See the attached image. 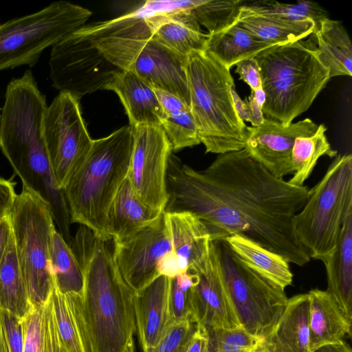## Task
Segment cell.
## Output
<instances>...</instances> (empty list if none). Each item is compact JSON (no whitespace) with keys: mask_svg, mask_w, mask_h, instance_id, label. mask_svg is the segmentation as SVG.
Returning <instances> with one entry per match:
<instances>
[{"mask_svg":"<svg viewBox=\"0 0 352 352\" xmlns=\"http://www.w3.org/2000/svg\"><path fill=\"white\" fill-rule=\"evenodd\" d=\"M43 135L54 178L63 190L85 160L93 142L80 100L59 92L45 111Z\"/></svg>","mask_w":352,"mask_h":352,"instance_id":"obj_11","label":"cell"},{"mask_svg":"<svg viewBox=\"0 0 352 352\" xmlns=\"http://www.w3.org/2000/svg\"><path fill=\"white\" fill-rule=\"evenodd\" d=\"M320 62L329 69L330 78L352 75V44L342 22L329 17L311 34Z\"/></svg>","mask_w":352,"mask_h":352,"instance_id":"obj_27","label":"cell"},{"mask_svg":"<svg viewBox=\"0 0 352 352\" xmlns=\"http://www.w3.org/2000/svg\"><path fill=\"white\" fill-rule=\"evenodd\" d=\"M324 124L318 125L314 133L296 139L292 151L293 176L290 184L302 186L309 177L318 160L324 155L335 157L337 151L332 148L327 135Z\"/></svg>","mask_w":352,"mask_h":352,"instance_id":"obj_33","label":"cell"},{"mask_svg":"<svg viewBox=\"0 0 352 352\" xmlns=\"http://www.w3.org/2000/svg\"><path fill=\"white\" fill-rule=\"evenodd\" d=\"M51 298L59 337L66 352H93L82 295L63 294L54 283Z\"/></svg>","mask_w":352,"mask_h":352,"instance_id":"obj_25","label":"cell"},{"mask_svg":"<svg viewBox=\"0 0 352 352\" xmlns=\"http://www.w3.org/2000/svg\"><path fill=\"white\" fill-rule=\"evenodd\" d=\"M307 294L311 352L322 345L340 342L346 335H351V324L326 290L314 289Z\"/></svg>","mask_w":352,"mask_h":352,"instance_id":"obj_23","label":"cell"},{"mask_svg":"<svg viewBox=\"0 0 352 352\" xmlns=\"http://www.w3.org/2000/svg\"><path fill=\"white\" fill-rule=\"evenodd\" d=\"M152 37L169 50L184 56L205 50L204 34L193 9H182L144 18Z\"/></svg>","mask_w":352,"mask_h":352,"instance_id":"obj_19","label":"cell"},{"mask_svg":"<svg viewBox=\"0 0 352 352\" xmlns=\"http://www.w3.org/2000/svg\"><path fill=\"white\" fill-rule=\"evenodd\" d=\"M267 48L254 58L266 96L265 118L289 125L308 110L331 78L313 36Z\"/></svg>","mask_w":352,"mask_h":352,"instance_id":"obj_5","label":"cell"},{"mask_svg":"<svg viewBox=\"0 0 352 352\" xmlns=\"http://www.w3.org/2000/svg\"><path fill=\"white\" fill-rule=\"evenodd\" d=\"M318 126L309 118L285 125L265 118L259 126H247L244 148L272 175L283 179L293 174L292 151L296 139L312 135Z\"/></svg>","mask_w":352,"mask_h":352,"instance_id":"obj_15","label":"cell"},{"mask_svg":"<svg viewBox=\"0 0 352 352\" xmlns=\"http://www.w3.org/2000/svg\"><path fill=\"white\" fill-rule=\"evenodd\" d=\"M309 320L308 294L288 298L278 320L257 347L264 352H311Z\"/></svg>","mask_w":352,"mask_h":352,"instance_id":"obj_20","label":"cell"},{"mask_svg":"<svg viewBox=\"0 0 352 352\" xmlns=\"http://www.w3.org/2000/svg\"><path fill=\"white\" fill-rule=\"evenodd\" d=\"M208 352H254L261 339L243 327L205 330Z\"/></svg>","mask_w":352,"mask_h":352,"instance_id":"obj_38","label":"cell"},{"mask_svg":"<svg viewBox=\"0 0 352 352\" xmlns=\"http://www.w3.org/2000/svg\"><path fill=\"white\" fill-rule=\"evenodd\" d=\"M197 329V324L192 320L173 323L154 347L143 352H186Z\"/></svg>","mask_w":352,"mask_h":352,"instance_id":"obj_39","label":"cell"},{"mask_svg":"<svg viewBox=\"0 0 352 352\" xmlns=\"http://www.w3.org/2000/svg\"><path fill=\"white\" fill-rule=\"evenodd\" d=\"M169 285L170 278L161 275L134 294L136 331L143 351L154 347L172 324Z\"/></svg>","mask_w":352,"mask_h":352,"instance_id":"obj_18","label":"cell"},{"mask_svg":"<svg viewBox=\"0 0 352 352\" xmlns=\"http://www.w3.org/2000/svg\"><path fill=\"white\" fill-rule=\"evenodd\" d=\"M351 212L352 155H338L309 189L304 206L293 219L295 237L310 259L322 261L332 253Z\"/></svg>","mask_w":352,"mask_h":352,"instance_id":"obj_7","label":"cell"},{"mask_svg":"<svg viewBox=\"0 0 352 352\" xmlns=\"http://www.w3.org/2000/svg\"><path fill=\"white\" fill-rule=\"evenodd\" d=\"M12 238V228L8 214L0 218V262Z\"/></svg>","mask_w":352,"mask_h":352,"instance_id":"obj_43","label":"cell"},{"mask_svg":"<svg viewBox=\"0 0 352 352\" xmlns=\"http://www.w3.org/2000/svg\"><path fill=\"white\" fill-rule=\"evenodd\" d=\"M198 276L190 271L170 278L168 291V311L171 323L192 320L193 289Z\"/></svg>","mask_w":352,"mask_h":352,"instance_id":"obj_36","label":"cell"},{"mask_svg":"<svg viewBox=\"0 0 352 352\" xmlns=\"http://www.w3.org/2000/svg\"><path fill=\"white\" fill-rule=\"evenodd\" d=\"M18 262L33 307L45 303L52 293V241L56 227L48 205L23 188L8 212Z\"/></svg>","mask_w":352,"mask_h":352,"instance_id":"obj_8","label":"cell"},{"mask_svg":"<svg viewBox=\"0 0 352 352\" xmlns=\"http://www.w3.org/2000/svg\"><path fill=\"white\" fill-rule=\"evenodd\" d=\"M22 320L0 308V352H23Z\"/></svg>","mask_w":352,"mask_h":352,"instance_id":"obj_40","label":"cell"},{"mask_svg":"<svg viewBox=\"0 0 352 352\" xmlns=\"http://www.w3.org/2000/svg\"><path fill=\"white\" fill-rule=\"evenodd\" d=\"M242 28L236 21L217 32L208 34L204 52L210 54L227 69L245 59L254 58L272 47Z\"/></svg>","mask_w":352,"mask_h":352,"instance_id":"obj_28","label":"cell"},{"mask_svg":"<svg viewBox=\"0 0 352 352\" xmlns=\"http://www.w3.org/2000/svg\"><path fill=\"white\" fill-rule=\"evenodd\" d=\"M312 352H351V349L348 344L342 341L338 343L322 345Z\"/></svg>","mask_w":352,"mask_h":352,"instance_id":"obj_46","label":"cell"},{"mask_svg":"<svg viewBox=\"0 0 352 352\" xmlns=\"http://www.w3.org/2000/svg\"><path fill=\"white\" fill-rule=\"evenodd\" d=\"M193 289V318L204 330L215 328L242 327L226 287L217 254L212 241L206 267L196 273Z\"/></svg>","mask_w":352,"mask_h":352,"instance_id":"obj_16","label":"cell"},{"mask_svg":"<svg viewBox=\"0 0 352 352\" xmlns=\"http://www.w3.org/2000/svg\"><path fill=\"white\" fill-rule=\"evenodd\" d=\"M164 111L161 128L172 151L199 144L200 140L190 108L173 95L155 89Z\"/></svg>","mask_w":352,"mask_h":352,"instance_id":"obj_30","label":"cell"},{"mask_svg":"<svg viewBox=\"0 0 352 352\" xmlns=\"http://www.w3.org/2000/svg\"><path fill=\"white\" fill-rule=\"evenodd\" d=\"M212 242L241 327L262 340L270 333L286 307L288 298L285 290L244 265L224 239Z\"/></svg>","mask_w":352,"mask_h":352,"instance_id":"obj_10","label":"cell"},{"mask_svg":"<svg viewBox=\"0 0 352 352\" xmlns=\"http://www.w3.org/2000/svg\"><path fill=\"white\" fill-rule=\"evenodd\" d=\"M236 22L258 40L271 46L308 37L314 30L312 21L290 22L257 14L241 6Z\"/></svg>","mask_w":352,"mask_h":352,"instance_id":"obj_29","label":"cell"},{"mask_svg":"<svg viewBox=\"0 0 352 352\" xmlns=\"http://www.w3.org/2000/svg\"><path fill=\"white\" fill-rule=\"evenodd\" d=\"M133 144L126 179L139 199L163 212L168 194L166 171L172 150L160 126L133 128Z\"/></svg>","mask_w":352,"mask_h":352,"instance_id":"obj_13","label":"cell"},{"mask_svg":"<svg viewBox=\"0 0 352 352\" xmlns=\"http://www.w3.org/2000/svg\"><path fill=\"white\" fill-rule=\"evenodd\" d=\"M164 214L172 250L183 272L197 273L204 270L212 243L206 226L188 212H164Z\"/></svg>","mask_w":352,"mask_h":352,"instance_id":"obj_17","label":"cell"},{"mask_svg":"<svg viewBox=\"0 0 352 352\" xmlns=\"http://www.w3.org/2000/svg\"><path fill=\"white\" fill-rule=\"evenodd\" d=\"M248 107V120L252 126L261 124L265 119L262 108L256 102L252 92L248 98H245Z\"/></svg>","mask_w":352,"mask_h":352,"instance_id":"obj_44","label":"cell"},{"mask_svg":"<svg viewBox=\"0 0 352 352\" xmlns=\"http://www.w3.org/2000/svg\"><path fill=\"white\" fill-rule=\"evenodd\" d=\"M186 352H208V339L204 329L197 326Z\"/></svg>","mask_w":352,"mask_h":352,"instance_id":"obj_45","label":"cell"},{"mask_svg":"<svg viewBox=\"0 0 352 352\" xmlns=\"http://www.w3.org/2000/svg\"><path fill=\"white\" fill-rule=\"evenodd\" d=\"M243 6L255 13L290 22L312 21L316 27L329 18L327 11L318 3L310 1H298L295 3H283L274 1H257ZM315 27V28H316Z\"/></svg>","mask_w":352,"mask_h":352,"instance_id":"obj_35","label":"cell"},{"mask_svg":"<svg viewBox=\"0 0 352 352\" xmlns=\"http://www.w3.org/2000/svg\"><path fill=\"white\" fill-rule=\"evenodd\" d=\"M49 65L52 86L79 100L86 94L105 89L121 70L110 63L80 29L52 47Z\"/></svg>","mask_w":352,"mask_h":352,"instance_id":"obj_12","label":"cell"},{"mask_svg":"<svg viewBox=\"0 0 352 352\" xmlns=\"http://www.w3.org/2000/svg\"><path fill=\"white\" fill-rule=\"evenodd\" d=\"M14 182L0 177V218L8 214L17 194Z\"/></svg>","mask_w":352,"mask_h":352,"instance_id":"obj_42","label":"cell"},{"mask_svg":"<svg viewBox=\"0 0 352 352\" xmlns=\"http://www.w3.org/2000/svg\"><path fill=\"white\" fill-rule=\"evenodd\" d=\"M79 29L113 65L134 73L154 89L169 93L190 107L188 56L154 39L139 8L118 18Z\"/></svg>","mask_w":352,"mask_h":352,"instance_id":"obj_3","label":"cell"},{"mask_svg":"<svg viewBox=\"0 0 352 352\" xmlns=\"http://www.w3.org/2000/svg\"><path fill=\"white\" fill-rule=\"evenodd\" d=\"M248 267L284 289L293 282L289 263L281 255L241 234L223 239Z\"/></svg>","mask_w":352,"mask_h":352,"instance_id":"obj_26","label":"cell"},{"mask_svg":"<svg viewBox=\"0 0 352 352\" xmlns=\"http://www.w3.org/2000/svg\"><path fill=\"white\" fill-rule=\"evenodd\" d=\"M83 276L82 300L93 352H135V292L116 263L113 238L81 226L69 244Z\"/></svg>","mask_w":352,"mask_h":352,"instance_id":"obj_2","label":"cell"},{"mask_svg":"<svg viewBox=\"0 0 352 352\" xmlns=\"http://www.w3.org/2000/svg\"><path fill=\"white\" fill-rule=\"evenodd\" d=\"M91 12L67 1L0 24V71L31 67L42 52L85 25Z\"/></svg>","mask_w":352,"mask_h":352,"instance_id":"obj_9","label":"cell"},{"mask_svg":"<svg viewBox=\"0 0 352 352\" xmlns=\"http://www.w3.org/2000/svg\"><path fill=\"white\" fill-rule=\"evenodd\" d=\"M50 263L56 288L63 294L82 295L83 276L80 267L70 245L57 230L52 237Z\"/></svg>","mask_w":352,"mask_h":352,"instance_id":"obj_34","label":"cell"},{"mask_svg":"<svg viewBox=\"0 0 352 352\" xmlns=\"http://www.w3.org/2000/svg\"><path fill=\"white\" fill-rule=\"evenodd\" d=\"M0 308L20 319L33 309L18 262L13 236L0 262Z\"/></svg>","mask_w":352,"mask_h":352,"instance_id":"obj_32","label":"cell"},{"mask_svg":"<svg viewBox=\"0 0 352 352\" xmlns=\"http://www.w3.org/2000/svg\"><path fill=\"white\" fill-rule=\"evenodd\" d=\"M21 320L23 352H66L59 337L51 295L45 303L33 307Z\"/></svg>","mask_w":352,"mask_h":352,"instance_id":"obj_31","label":"cell"},{"mask_svg":"<svg viewBox=\"0 0 352 352\" xmlns=\"http://www.w3.org/2000/svg\"><path fill=\"white\" fill-rule=\"evenodd\" d=\"M133 144L129 124L93 140L85 160L62 190L71 223L88 228L99 238H111L107 213L126 179Z\"/></svg>","mask_w":352,"mask_h":352,"instance_id":"obj_4","label":"cell"},{"mask_svg":"<svg viewBox=\"0 0 352 352\" xmlns=\"http://www.w3.org/2000/svg\"><path fill=\"white\" fill-rule=\"evenodd\" d=\"M163 212L142 203L126 179L107 213L108 234L116 241L128 238L152 224Z\"/></svg>","mask_w":352,"mask_h":352,"instance_id":"obj_24","label":"cell"},{"mask_svg":"<svg viewBox=\"0 0 352 352\" xmlns=\"http://www.w3.org/2000/svg\"><path fill=\"white\" fill-rule=\"evenodd\" d=\"M254 352H264V351H263L262 350H261L260 349L256 347V349H255Z\"/></svg>","mask_w":352,"mask_h":352,"instance_id":"obj_48","label":"cell"},{"mask_svg":"<svg viewBox=\"0 0 352 352\" xmlns=\"http://www.w3.org/2000/svg\"><path fill=\"white\" fill-rule=\"evenodd\" d=\"M105 89L118 95L132 128L141 125L161 126L164 111L155 89L134 73L121 69Z\"/></svg>","mask_w":352,"mask_h":352,"instance_id":"obj_21","label":"cell"},{"mask_svg":"<svg viewBox=\"0 0 352 352\" xmlns=\"http://www.w3.org/2000/svg\"><path fill=\"white\" fill-rule=\"evenodd\" d=\"M235 66L239 79L248 84L252 91L262 88L260 68L255 58L241 60Z\"/></svg>","mask_w":352,"mask_h":352,"instance_id":"obj_41","label":"cell"},{"mask_svg":"<svg viewBox=\"0 0 352 352\" xmlns=\"http://www.w3.org/2000/svg\"><path fill=\"white\" fill-rule=\"evenodd\" d=\"M254 97L258 104L262 108L265 102L266 96L262 88L258 89L255 91H252Z\"/></svg>","mask_w":352,"mask_h":352,"instance_id":"obj_47","label":"cell"},{"mask_svg":"<svg viewBox=\"0 0 352 352\" xmlns=\"http://www.w3.org/2000/svg\"><path fill=\"white\" fill-rule=\"evenodd\" d=\"M171 250L164 212L155 222L133 235L114 240V257L118 269L124 282L135 293L160 276L158 263Z\"/></svg>","mask_w":352,"mask_h":352,"instance_id":"obj_14","label":"cell"},{"mask_svg":"<svg viewBox=\"0 0 352 352\" xmlns=\"http://www.w3.org/2000/svg\"><path fill=\"white\" fill-rule=\"evenodd\" d=\"M243 3V1L239 0H201L193 11L199 25L204 26L208 34H212L232 25L238 18Z\"/></svg>","mask_w":352,"mask_h":352,"instance_id":"obj_37","label":"cell"},{"mask_svg":"<svg viewBox=\"0 0 352 352\" xmlns=\"http://www.w3.org/2000/svg\"><path fill=\"white\" fill-rule=\"evenodd\" d=\"M186 74L190 108L206 153L219 155L243 149L247 126L234 107L230 69L210 54L193 51L188 56Z\"/></svg>","mask_w":352,"mask_h":352,"instance_id":"obj_6","label":"cell"},{"mask_svg":"<svg viewBox=\"0 0 352 352\" xmlns=\"http://www.w3.org/2000/svg\"><path fill=\"white\" fill-rule=\"evenodd\" d=\"M0 110H1V109H0ZM1 113H0V122H1Z\"/></svg>","mask_w":352,"mask_h":352,"instance_id":"obj_49","label":"cell"},{"mask_svg":"<svg viewBox=\"0 0 352 352\" xmlns=\"http://www.w3.org/2000/svg\"><path fill=\"white\" fill-rule=\"evenodd\" d=\"M166 181L164 212L195 214L212 241L241 234L289 263L303 266L310 261L293 231L294 217L307 200L308 187L274 176L245 148L219 154L201 170L171 152Z\"/></svg>","mask_w":352,"mask_h":352,"instance_id":"obj_1","label":"cell"},{"mask_svg":"<svg viewBox=\"0 0 352 352\" xmlns=\"http://www.w3.org/2000/svg\"><path fill=\"white\" fill-rule=\"evenodd\" d=\"M324 265L327 292L336 301L347 321L352 320V212L340 233L332 253L321 261Z\"/></svg>","mask_w":352,"mask_h":352,"instance_id":"obj_22","label":"cell"}]
</instances>
